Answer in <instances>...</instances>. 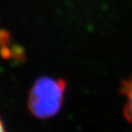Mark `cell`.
<instances>
[{
  "label": "cell",
  "mask_w": 132,
  "mask_h": 132,
  "mask_svg": "<svg viewBox=\"0 0 132 132\" xmlns=\"http://www.w3.org/2000/svg\"><path fill=\"white\" fill-rule=\"evenodd\" d=\"M67 82L64 79L41 76L34 82L28 97V108L39 119L55 117L64 103Z\"/></svg>",
  "instance_id": "cell-1"
},
{
  "label": "cell",
  "mask_w": 132,
  "mask_h": 132,
  "mask_svg": "<svg viewBox=\"0 0 132 132\" xmlns=\"http://www.w3.org/2000/svg\"><path fill=\"white\" fill-rule=\"evenodd\" d=\"M0 55L3 59L19 63L26 59L22 47L15 44L10 33L4 29H0Z\"/></svg>",
  "instance_id": "cell-2"
},
{
  "label": "cell",
  "mask_w": 132,
  "mask_h": 132,
  "mask_svg": "<svg viewBox=\"0 0 132 132\" xmlns=\"http://www.w3.org/2000/svg\"><path fill=\"white\" fill-rule=\"evenodd\" d=\"M121 94L125 97L124 116L128 123L132 125V75L123 81L121 86Z\"/></svg>",
  "instance_id": "cell-3"
},
{
  "label": "cell",
  "mask_w": 132,
  "mask_h": 132,
  "mask_svg": "<svg viewBox=\"0 0 132 132\" xmlns=\"http://www.w3.org/2000/svg\"><path fill=\"white\" fill-rule=\"evenodd\" d=\"M0 132H6L5 124H4V122H3V120L1 118H0Z\"/></svg>",
  "instance_id": "cell-4"
}]
</instances>
